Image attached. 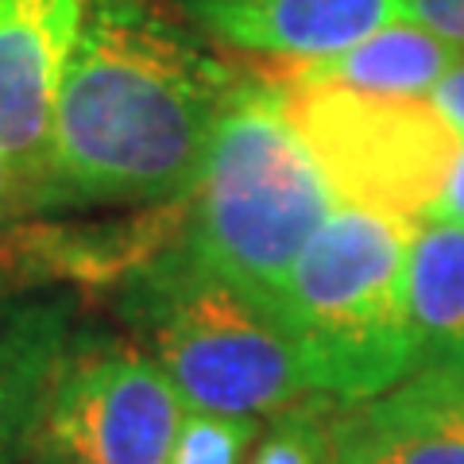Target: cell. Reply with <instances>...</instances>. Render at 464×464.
<instances>
[{
  "mask_svg": "<svg viewBox=\"0 0 464 464\" xmlns=\"http://www.w3.org/2000/svg\"><path fill=\"white\" fill-rule=\"evenodd\" d=\"M209 35L264 63H317L411 20L402 0H186Z\"/></svg>",
  "mask_w": 464,
  "mask_h": 464,
  "instance_id": "9",
  "label": "cell"
},
{
  "mask_svg": "<svg viewBox=\"0 0 464 464\" xmlns=\"http://www.w3.org/2000/svg\"><path fill=\"white\" fill-rule=\"evenodd\" d=\"M457 54L414 20H399L341 54L317 63H267L264 82L275 90H356L387 97H430L457 66Z\"/></svg>",
  "mask_w": 464,
  "mask_h": 464,
  "instance_id": "11",
  "label": "cell"
},
{
  "mask_svg": "<svg viewBox=\"0 0 464 464\" xmlns=\"http://www.w3.org/2000/svg\"><path fill=\"white\" fill-rule=\"evenodd\" d=\"M24 464H32V460H24Z\"/></svg>",
  "mask_w": 464,
  "mask_h": 464,
  "instance_id": "20",
  "label": "cell"
},
{
  "mask_svg": "<svg viewBox=\"0 0 464 464\" xmlns=\"http://www.w3.org/2000/svg\"><path fill=\"white\" fill-rule=\"evenodd\" d=\"M460 364H464V356H460Z\"/></svg>",
  "mask_w": 464,
  "mask_h": 464,
  "instance_id": "19",
  "label": "cell"
},
{
  "mask_svg": "<svg viewBox=\"0 0 464 464\" xmlns=\"http://www.w3.org/2000/svg\"><path fill=\"white\" fill-rule=\"evenodd\" d=\"M411 237L406 221L337 206L295 259L271 314L317 399L356 406L418 372Z\"/></svg>",
  "mask_w": 464,
  "mask_h": 464,
  "instance_id": "3",
  "label": "cell"
},
{
  "mask_svg": "<svg viewBox=\"0 0 464 464\" xmlns=\"http://www.w3.org/2000/svg\"><path fill=\"white\" fill-rule=\"evenodd\" d=\"M411 325L418 368L464 356V225L422 221L411 237Z\"/></svg>",
  "mask_w": 464,
  "mask_h": 464,
  "instance_id": "12",
  "label": "cell"
},
{
  "mask_svg": "<svg viewBox=\"0 0 464 464\" xmlns=\"http://www.w3.org/2000/svg\"><path fill=\"white\" fill-rule=\"evenodd\" d=\"M121 314L186 411L279 418L317 399L275 314L198 271L179 248H159L128 271Z\"/></svg>",
  "mask_w": 464,
  "mask_h": 464,
  "instance_id": "4",
  "label": "cell"
},
{
  "mask_svg": "<svg viewBox=\"0 0 464 464\" xmlns=\"http://www.w3.org/2000/svg\"><path fill=\"white\" fill-rule=\"evenodd\" d=\"M237 85L159 0H93L58 97L35 213L179 201Z\"/></svg>",
  "mask_w": 464,
  "mask_h": 464,
  "instance_id": "1",
  "label": "cell"
},
{
  "mask_svg": "<svg viewBox=\"0 0 464 464\" xmlns=\"http://www.w3.org/2000/svg\"><path fill=\"white\" fill-rule=\"evenodd\" d=\"M179 201V252L264 310H275L295 259L341 206L267 82L237 85Z\"/></svg>",
  "mask_w": 464,
  "mask_h": 464,
  "instance_id": "2",
  "label": "cell"
},
{
  "mask_svg": "<svg viewBox=\"0 0 464 464\" xmlns=\"http://www.w3.org/2000/svg\"><path fill=\"white\" fill-rule=\"evenodd\" d=\"M93 0H0V155L27 186L47 179L54 112Z\"/></svg>",
  "mask_w": 464,
  "mask_h": 464,
  "instance_id": "7",
  "label": "cell"
},
{
  "mask_svg": "<svg viewBox=\"0 0 464 464\" xmlns=\"http://www.w3.org/2000/svg\"><path fill=\"white\" fill-rule=\"evenodd\" d=\"M78 333L66 286H0V464H24L54 375Z\"/></svg>",
  "mask_w": 464,
  "mask_h": 464,
  "instance_id": "10",
  "label": "cell"
},
{
  "mask_svg": "<svg viewBox=\"0 0 464 464\" xmlns=\"http://www.w3.org/2000/svg\"><path fill=\"white\" fill-rule=\"evenodd\" d=\"M322 406L325 399H314L275 418L256 445L252 464H333L329 418Z\"/></svg>",
  "mask_w": 464,
  "mask_h": 464,
  "instance_id": "14",
  "label": "cell"
},
{
  "mask_svg": "<svg viewBox=\"0 0 464 464\" xmlns=\"http://www.w3.org/2000/svg\"><path fill=\"white\" fill-rule=\"evenodd\" d=\"M0 286H5V283H0Z\"/></svg>",
  "mask_w": 464,
  "mask_h": 464,
  "instance_id": "21",
  "label": "cell"
},
{
  "mask_svg": "<svg viewBox=\"0 0 464 464\" xmlns=\"http://www.w3.org/2000/svg\"><path fill=\"white\" fill-rule=\"evenodd\" d=\"M333 464H464V364H422L329 418Z\"/></svg>",
  "mask_w": 464,
  "mask_h": 464,
  "instance_id": "8",
  "label": "cell"
},
{
  "mask_svg": "<svg viewBox=\"0 0 464 464\" xmlns=\"http://www.w3.org/2000/svg\"><path fill=\"white\" fill-rule=\"evenodd\" d=\"M406 16L464 54V0H402Z\"/></svg>",
  "mask_w": 464,
  "mask_h": 464,
  "instance_id": "15",
  "label": "cell"
},
{
  "mask_svg": "<svg viewBox=\"0 0 464 464\" xmlns=\"http://www.w3.org/2000/svg\"><path fill=\"white\" fill-rule=\"evenodd\" d=\"M430 101L449 116V124L464 136V58H457V66L438 82V90L430 93Z\"/></svg>",
  "mask_w": 464,
  "mask_h": 464,
  "instance_id": "17",
  "label": "cell"
},
{
  "mask_svg": "<svg viewBox=\"0 0 464 464\" xmlns=\"http://www.w3.org/2000/svg\"><path fill=\"white\" fill-rule=\"evenodd\" d=\"M275 90V85H271ZM283 112L341 206L430 221L464 136L430 97L279 90Z\"/></svg>",
  "mask_w": 464,
  "mask_h": 464,
  "instance_id": "5",
  "label": "cell"
},
{
  "mask_svg": "<svg viewBox=\"0 0 464 464\" xmlns=\"http://www.w3.org/2000/svg\"><path fill=\"white\" fill-rule=\"evenodd\" d=\"M186 402L148 344L82 329L54 375L32 464H167Z\"/></svg>",
  "mask_w": 464,
  "mask_h": 464,
  "instance_id": "6",
  "label": "cell"
},
{
  "mask_svg": "<svg viewBox=\"0 0 464 464\" xmlns=\"http://www.w3.org/2000/svg\"><path fill=\"white\" fill-rule=\"evenodd\" d=\"M430 221H453V225H464V143H460V155L453 163V174H449L445 190L433 206Z\"/></svg>",
  "mask_w": 464,
  "mask_h": 464,
  "instance_id": "18",
  "label": "cell"
},
{
  "mask_svg": "<svg viewBox=\"0 0 464 464\" xmlns=\"http://www.w3.org/2000/svg\"><path fill=\"white\" fill-rule=\"evenodd\" d=\"M20 217H32V198H27V186L16 174V167L0 155V232L16 225Z\"/></svg>",
  "mask_w": 464,
  "mask_h": 464,
  "instance_id": "16",
  "label": "cell"
},
{
  "mask_svg": "<svg viewBox=\"0 0 464 464\" xmlns=\"http://www.w3.org/2000/svg\"><path fill=\"white\" fill-rule=\"evenodd\" d=\"M259 418L186 411L167 464H252Z\"/></svg>",
  "mask_w": 464,
  "mask_h": 464,
  "instance_id": "13",
  "label": "cell"
}]
</instances>
